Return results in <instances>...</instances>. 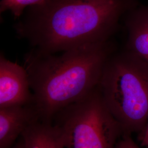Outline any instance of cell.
I'll list each match as a JSON object with an SVG mask.
<instances>
[{
	"label": "cell",
	"instance_id": "7a4b0ae2",
	"mask_svg": "<svg viewBox=\"0 0 148 148\" xmlns=\"http://www.w3.org/2000/svg\"><path fill=\"white\" fill-rule=\"evenodd\" d=\"M108 42L74 48L59 56L36 51L27 56L26 70L33 90L32 104L41 120L50 121L58 112L98 86L112 54Z\"/></svg>",
	"mask_w": 148,
	"mask_h": 148
},
{
	"label": "cell",
	"instance_id": "30bf717a",
	"mask_svg": "<svg viewBox=\"0 0 148 148\" xmlns=\"http://www.w3.org/2000/svg\"><path fill=\"white\" fill-rule=\"evenodd\" d=\"M115 148H142L136 143L131 135L123 134L117 142Z\"/></svg>",
	"mask_w": 148,
	"mask_h": 148
},
{
	"label": "cell",
	"instance_id": "52a82bcc",
	"mask_svg": "<svg viewBox=\"0 0 148 148\" xmlns=\"http://www.w3.org/2000/svg\"><path fill=\"white\" fill-rule=\"evenodd\" d=\"M126 16V49L148 64V5H138Z\"/></svg>",
	"mask_w": 148,
	"mask_h": 148
},
{
	"label": "cell",
	"instance_id": "9c48e42d",
	"mask_svg": "<svg viewBox=\"0 0 148 148\" xmlns=\"http://www.w3.org/2000/svg\"><path fill=\"white\" fill-rule=\"evenodd\" d=\"M47 0H1L0 11L1 13L10 11L16 19L22 15L27 7L42 5Z\"/></svg>",
	"mask_w": 148,
	"mask_h": 148
},
{
	"label": "cell",
	"instance_id": "7c38bea8",
	"mask_svg": "<svg viewBox=\"0 0 148 148\" xmlns=\"http://www.w3.org/2000/svg\"><path fill=\"white\" fill-rule=\"evenodd\" d=\"M12 148H25L22 138L18 143H16V145Z\"/></svg>",
	"mask_w": 148,
	"mask_h": 148
},
{
	"label": "cell",
	"instance_id": "6da1fadb",
	"mask_svg": "<svg viewBox=\"0 0 148 148\" xmlns=\"http://www.w3.org/2000/svg\"><path fill=\"white\" fill-rule=\"evenodd\" d=\"M138 0H47L30 7L17 33L42 54L106 42Z\"/></svg>",
	"mask_w": 148,
	"mask_h": 148
},
{
	"label": "cell",
	"instance_id": "8fae6325",
	"mask_svg": "<svg viewBox=\"0 0 148 148\" xmlns=\"http://www.w3.org/2000/svg\"><path fill=\"white\" fill-rule=\"evenodd\" d=\"M139 134L141 147H148V121L143 131Z\"/></svg>",
	"mask_w": 148,
	"mask_h": 148
},
{
	"label": "cell",
	"instance_id": "ba28073f",
	"mask_svg": "<svg viewBox=\"0 0 148 148\" xmlns=\"http://www.w3.org/2000/svg\"><path fill=\"white\" fill-rule=\"evenodd\" d=\"M21 136L25 148H65L57 128L49 122H35Z\"/></svg>",
	"mask_w": 148,
	"mask_h": 148
},
{
	"label": "cell",
	"instance_id": "277c9868",
	"mask_svg": "<svg viewBox=\"0 0 148 148\" xmlns=\"http://www.w3.org/2000/svg\"><path fill=\"white\" fill-rule=\"evenodd\" d=\"M65 148H115L123 134L106 106L98 86L55 116Z\"/></svg>",
	"mask_w": 148,
	"mask_h": 148
},
{
	"label": "cell",
	"instance_id": "3957f363",
	"mask_svg": "<svg viewBox=\"0 0 148 148\" xmlns=\"http://www.w3.org/2000/svg\"><path fill=\"white\" fill-rule=\"evenodd\" d=\"M98 87L123 134L141 132L148 121V64L126 49L111 54Z\"/></svg>",
	"mask_w": 148,
	"mask_h": 148
},
{
	"label": "cell",
	"instance_id": "8992f818",
	"mask_svg": "<svg viewBox=\"0 0 148 148\" xmlns=\"http://www.w3.org/2000/svg\"><path fill=\"white\" fill-rule=\"evenodd\" d=\"M40 119L32 104L0 108V148H12L16 139Z\"/></svg>",
	"mask_w": 148,
	"mask_h": 148
},
{
	"label": "cell",
	"instance_id": "5b68a950",
	"mask_svg": "<svg viewBox=\"0 0 148 148\" xmlns=\"http://www.w3.org/2000/svg\"><path fill=\"white\" fill-rule=\"evenodd\" d=\"M27 70L0 58V108L32 104L33 94Z\"/></svg>",
	"mask_w": 148,
	"mask_h": 148
}]
</instances>
